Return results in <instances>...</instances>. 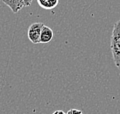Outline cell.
Here are the masks:
<instances>
[{
	"label": "cell",
	"instance_id": "obj_3",
	"mask_svg": "<svg viewBox=\"0 0 120 114\" xmlns=\"http://www.w3.org/2000/svg\"><path fill=\"white\" fill-rule=\"evenodd\" d=\"M53 36H54V33L52 28L44 25V26L42 27V31H41L40 43L46 44V43L50 42L52 40Z\"/></svg>",
	"mask_w": 120,
	"mask_h": 114
},
{
	"label": "cell",
	"instance_id": "obj_2",
	"mask_svg": "<svg viewBox=\"0 0 120 114\" xmlns=\"http://www.w3.org/2000/svg\"><path fill=\"white\" fill-rule=\"evenodd\" d=\"M43 26H44V24L42 22H35L32 23L29 27L28 38L32 43L33 44L40 43V35Z\"/></svg>",
	"mask_w": 120,
	"mask_h": 114
},
{
	"label": "cell",
	"instance_id": "obj_7",
	"mask_svg": "<svg viewBox=\"0 0 120 114\" xmlns=\"http://www.w3.org/2000/svg\"><path fill=\"white\" fill-rule=\"evenodd\" d=\"M22 4L23 7H29L31 5L32 0H21Z\"/></svg>",
	"mask_w": 120,
	"mask_h": 114
},
{
	"label": "cell",
	"instance_id": "obj_4",
	"mask_svg": "<svg viewBox=\"0 0 120 114\" xmlns=\"http://www.w3.org/2000/svg\"><path fill=\"white\" fill-rule=\"evenodd\" d=\"M3 3L6 5L13 13H17L23 8L21 0H2Z\"/></svg>",
	"mask_w": 120,
	"mask_h": 114
},
{
	"label": "cell",
	"instance_id": "obj_1",
	"mask_svg": "<svg viewBox=\"0 0 120 114\" xmlns=\"http://www.w3.org/2000/svg\"><path fill=\"white\" fill-rule=\"evenodd\" d=\"M110 48L116 66L120 70V19L114 24L111 36Z\"/></svg>",
	"mask_w": 120,
	"mask_h": 114
},
{
	"label": "cell",
	"instance_id": "obj_8",
	"mask_svg": "<svg viewBox=\"0 0 120 114\" xmlns=\"http://www.w3.org/2000/svg\"><path fill=\"white\" fill-rule=\"evenodd\" d=\"M52 114H66V113L62 110H56V111H54Z\"/></svg>",
	"mask_w": 120,
	"mask_h": 114
},
{
	"label": "cell",
	"instance_id": "obj_5",
	"mask_svg": "<svg viewBox=\"0 0 120 114\" xmlns=\"http://www.w3.org/2000/svg\"><path fill=\"white\" fill-rule=\"evenodd\" d=\"M37 2L42 9L51 10L58 5L59 0H37Z\"/></svg>",
	"mask_w": 120,
	"mask_h": 114
},
{
	"label": "cell",
	"instance_id": "obj_6",
	"mask_svg": "<svg viewBox=\"0 0 120 114\" xmlns=\"http://www.w3.org/2000/svg\"><path fill=\"white\" fill-rule=\"evenodd\" d=\"M66 114H83L82 111H81L80 110H77V109H70Z\"/></svg>",
	"mask_w": 120,
	"mask_h": 114
}]
</instances>
